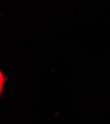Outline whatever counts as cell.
<instances>
[{
  "label": "cell",
  "mask_w": 110,
  "mask_h": 124,
  "mask_svg": "<svg viewBox=\"0 0 110 124\" xmlns=\"http://www.w3.org/2000/svg\"><path fill=\"white\" fill-rule=\"evenodd\" d=\"M6 80H7V77L5 78L4 77V74L2 73L1 71H0V94L1 95L2 94L3 90L4 85Z\"/></svg>",
  "instance_id": "1"
}]
</instances>
